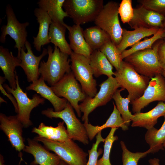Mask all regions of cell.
<instances>
[{
  "instance_id": "cell-1",
  "label": "cell",
  "mask_w": 165,
  "mask_h": 165,
  "mask_svg": "<svg viewBox=\"0 0 165 165\" xmlns=\"http://www.w3.org/2000/svg\"><path fill=\"white\" fill-rule=\"evenodd\" d=\"M47 49V60L41 61L39 72L45 81L52 86L72 71L71 61L68 59L69 55L61 52L56 46H54L53 50L52 47L48 46Z\"/></svg>"
},
{
  "instance_id": "cell-2",
  "label": "cell",
  "mask_w": 165,
  "mask_h": 165,
  "mask_svg": "<svg viewBox=\"0 0 165 165\" xmlns=\"http://www.w3.org/2000/svg\"><path fill=\"white\" fill-rule=\"evenodd\" d=\"M158 40L152 48L135 52L123 60L130 65L139 74L150 79L161 74L163 70L160 63L157 50L162 40Z\"/></svg>"
},
{
  "instance_id": "cell-3",
  "label": "cell",
  "mask_w": 165,
  "mask_h": 165,
  "mask_svg": "<svg viewBox=\"0 0 165 165\" xmlns=\"http://www.w3.org/2000/svg\"><path fill=\"white\" fill-rule=\"evenodd\" d=\"M115 78L122 88L128 91L130 101L141 97L147 87L150 78L138 73L129 64L123 61Z\"/></svg>"
},
{
  "instance_id": "cell-4",
  "label": "cell",
  "mask_w": 165,
  "mask_h": 165,
  "mask_svg": "<svg viewBox=\"0 0 165 165\" xmlns=\"http://www.w3.org/2000/svg\"><path fill=\"white\" fill-rule=\"evenodd\" d=\"M33 139L41 142L47 150L53 152L61 160L69 165H86L88 154L71 139L61 143L38 136Z\"/></svg>"
},
{
  "instance_id": "cell-5",
  "label": "cell",
  "mask_w": 165,
  "mask_h": 165,
  "mask_svg": "<svg viewBox=\"0 0 165 165\" xmlns=\"http://www.w3.org/2000/svg\"><path fill=\"white\" fill-rule=\"evenodd\" d=\"M103 0H65L63 7L75 24L94 21L103 7Z\"/></svg>"
},
{
  "instance_id": "cell-6",
  "label": "cell",
  "mask_w": 165,
  "mask_h": 165,
  "mask_svg": "<svg viewBox=\"0 0 165 165\" xmlns=\"http://www.w3.org/2000/svg\"><path fill=\"white\" fill-rule=\"evenodd\" d=\"M42 115L52 119L59 118L64 122L69 138L84 145H88L89 139L84 123H82L76 116L73 108L68 101L66 107L62 110L55 112L52 108L42 110Z\"/></svg>"
},
{
  "instance_id": "cell-7",
  "label": "cell",
  "mask_w": 165,
  "mask_h": 165,
  "mask_svg": "<svg viewBox=\"0 0 165 165\" xmlns=\"http://www.w3.org/2000/svg\"><path fill=\"white\" fill-rule=\"evenodd\" d=\"M119 4L116 2H108L103 7L94 20L96 26L106 32L112 41L116 46L122 38L123 28L118 16Z\"/></svg>"
},
{
  "instance_id": "cell-8",
  "label": "cell",
  "mask_w": 165,
  "mask_h": 165,
  "mask_svg": "<svg viewBox=\"0 0 165 165\" xmlns=\"http://www.w3.org/2000/svg\"><path fill=\"white\" fill-rule=\"evenodd\" d=\"M16 88L13 89L6 84H3V87L8 93L11 94L16 99L18 107L16 115L18 119L22 123L24 128H27L33 125L30 119L32 110L39 105H43L45 100L37 94H34L31 99L27 96L26 92H24L20 88L18 76L15 72Z\"/></svg>"
},
{
  "instance_id": "cell-9",
  "label": "cell",
  "mask_w": 165,
  "mask_h": 165,
  "mask_svg": "<svg viewBox=\"0 0 165 165\" xmlns=\"http://www.w3.org/2000/svg\"><path fill=\"white\" fill-rule=\"evenodd\" d=\"M71 69L82 90L87 96L93 97L97 93V81L89 59L84 56L72 52L70 55Z\"/></svg>"
},
{
  "instance_id": "cell-10",
  "label": "cell",
  "mask_w": 165,
  "mask_h": 165,
  "mask_svg": "<svg viewBox=\"0 0 165 165\" xmlns=\"http://www.w3.org/2000/svg\"><path fill=\"white\" fill-rule=\"evenodd\" d=\"M58 97L66 99L75 110L78 116H81L79 102H82L87 96L82 91L72 71L65 74L59 82L51 86Z\"/></svg>"
},
{
  "instance_id": "cell-11",
  "label": "cell",
  "mask_w": 165,
  "mask_h": 165,
  "mask_svg": "<svg viewBox=\"0 0 165 165\" xmlns=\"http://www.w3.org/2000/svg\"><path fill=\"white\" fill-rule=\"evenodd\" d=\"M100 89L93 97L87 96L80 104L81 112L83 113L82 120L84 123H88V116L96 108L104 105L112 99L118 89L120 87L115 77H108L99 85Z\"/></svg>"
},
{
  "instance_id": "cell-12",
  "label": "cell",
  "mask_w": 165,
  "mask_h": 165,
  "mask_svg": "<svg viewBox=\"0 0 165 165\" xmlns=\"http://www.w3.org/2000/svg\"><path fill=\"white\" fill-rule=\"evenodd\" d=\"M6 13L7 18L6 25H3L1 28V34L0 41L5 43L6 36L9 35L15 42V48L17 49V57L19 58L22 48L25 50V43L27 41V32L26 28L29 23H20L17 20L12 6L8 4L6 7Z\"/></svg>"
},
{
  "instance_id": "cell-13",
  "label": "cell",
  "mask_w": 165,
  "mask_h": 165,
  "mask_svg": "<svg viewBox=\"0 0 165 165\" xmlns=\"http://www.w3.org/2000/svg\"><path fill=\"white\" fill-rule=\"evenodd\" d=\"M158 101L165 102V80L161 74L151 78L143 95L130 101L133 112H141V110L150 103Z\"/></svg>"
},
{
  "instance_id": "cell-14",
  "label": "cell",
  "mask_w": 165,
  "mask_h": 165,
  "mask_svg": "<svg viewBox=\"0 0 165 165\" xmlns=\"http://www.w3.org/2000/svg\"><path fill=\"white\" fill-rule=\"evenodd\" d=\"M22 123L16 115L7 116L0 113V128L8 138L12 147L19 152L21 156L26 145L23 136Z\"/></svg>"
},
{
  "instance_id": "cell-15",
  "label": "cell",
  "mask_w": 165,
  "mask_h": 165,
  "mask_svg": "<svg viewBox=\"0 0 165 165\" xmlns=\"http://www.w3.org/2000/svg\"><path fill=\"white\" fill-rule=\"evenodd\" d=\"M25 50L22 48L19 58L21 61L20 66L26 75L29 82H34L39 79L40 75L39 72V66L41 59L48 54L47 49L43 48L42 54L38 56H35L32 50L31 45L27 40L25 43Z\"/></svg>"
},
{
  "instance_id": "cell-16",
  "label": "cell",
  "mask_w": 165,
  "mask_h": 165,
  "mask_svg": "<svg viewBox=\"0 0 165 165\" xmlns=\"http://www.w3.org/2000/svg\"><path fill=\"white\" fill-rule=\"evenodd\" d=\"M165 19L164 15L148 10L141 6L134 8V16L128 24L130 27L135 29L162 28Z\"/></svg>"
},
{
  "instance_id": "cell-17",
  "label": "cell",
  "mask_w": 165,
  "mask_h": 165,
  "mask_svg": "<svg viewBox=\"0 0 165 165\" xmlns=\"http://www.w3.org/2000/svg\"><path fill=\"white\" fill-rule=\"evenodd\" d=\"M28 145L23 151L31 154L34 160L30 165H59L61 159L55 153L49 152L44 146L33 139H27Z\"/></svg>"
},
{
  "instance_id": "cell-18",
  "label": "cell",
  "mask_w": 165,
  "mask_h": 165,
  "mask_svg": "<svg viewBox=\"0 0 165 165\" xmlns=\"http://www.w3.org/2000/svg\"><path fill=\"white\" fill-rule=\"evenodd\" d=\"M21 63L20 59L14 56L12 52H9L7 48L0 46V67L9 86L13 89L16 87L15 68L20 66Z\"/></svg>"
},
{
  "instance_id": "cell-19",
  "label": "cell",
  "mask_w": 165,
  "mask_h": 165,
  "mask_svg": "<svg viewBox=\"0 0 165 165\" xmlns=\"http://www.w3.org/2000/svg\"><path fill=\"white\" fill-rule=\"evenodd\" d=\"M26 89L27 90L35 91L42 97L48 100L53 106L55 112L63 110L68 102L66 99L56 95L50 87L46 84L44 79L41 76L37 80L27 86Z\"/></svg>"
},
{
  "instance_id": "cell-20",
  "label": "cell",
  "mask_w": 165,
  "mask_h": 165,
  "mask_svg": "<svg viewBox=\"0 0 165 165\" xmlns=\"http://www.w3.org/2000/svg\"><path fill=\"white\" fill-rule=\"evenodd\" d=\"M64 25L68 31L69 45L72 51L83 55L89 60L93 50L85 39L83 29L79 25L70 26L64 23Z\"/></svg>"
},
{
  "instance_id": "cell-21",
  "label": "cell",
  "mask_w": 165,
  "mask_h": 165,
  "mask_svg": "<svg viewBox=\"0 0 165 165\" xmlns=\"http://www.w3.org/2000/svg\"><path fill=\"white\" fill-rule=\"evenodd\" d=\"M165 114V102L160 101L153 109L145 112L134 113L132 119V127L145 128L147 130L154 127L158 118Z\"/></svg>"
},
{
  "instance_id": "cell-22",
  "label": "cell",
  "mask_w": 165,
  "mask_h": 165,
  "mask_svg": "<svg viewBox=\"0 0 165 165\" xmlns=\"http://www.w3.org/2000/svg\"><path fill=\"white\" fill-rule=\"evenodd\" d=\"M34 13L39 26L36 36L33 37V44L36 50L39 52L42 47L50 42L49 30L52 21L46 12L39 8H35Z\"/></svg>"
},
{
  "instance_id": "cell-23",
  "label": "cell",
  "mask_w": 165,
  "mask_h": 165,
  "mask_svg": "<svg viewBox=\"0 0 165 165\" xmlns=\"http://www.w3.org/2000/svg\"><path fill=\"white\" fill-rule=\"evenodd\" d=\"M64 123L63 121L60 122L57 127H54L46 126L42 122L38 128L34 127L31 132L37 134L39 137L52 141L61 143L66 142L71 139L64 126Z\"/></svg>"
},
{
  "instance_id": "cell-24",
  "label": "cell",
  "mask_w": 165,
  "mask_h": 165,
  "mask_svg": "<svg viewBox=\"0 0 165 165\" xmlns=\"http://www.w3.org/2000/svg\"><path fill=\"white\" fill-rule=\"evenodd\" d=\"M113 104L112 112L105 123L102 125L94 126L90 123H84L89 140H93L98 132L107 128L120 127L124 131L128 129V126L125 123L114 103Z\"/></svg>"
},
{
  "instance_id": "cell-25",
  "label": "cell",
  "mask_w": 165,
  "mask_h": 165,
  "mask_svg": "<svg viewBox=\"0 0 165 165\" xmlns=\"http://www.w3.org/2000/svg\"><path fill=\"white\" fill-rule=\"evenodd\" d=\"M160 28H138L132 31L123 28L122 38L120 43L116 46L119 52L122 53L129 46H131L142 39L156 34Z\"/></svg>"
},
{
  "instance_id": "cell-26",
  "label": "cell",
  "mask_w": 165,
  "mask_h": 165,
  "mask_svg": "<svg viewBox=\"0 0 165 165\" xmlns=\"http://www.w3.org/2000/svg\"><path fill=\"white\" fill-rule=\"evenodd\" d=\"M89 60L94 75L95 77L97 78L102 75L109 77L114 75L112 65L99 50L93 51Z\"/></svg>"
},
{
  "instance_id": "cell-27",
  "label": "cell",
  "mask_w": 165,
  "mask_h": 165,
  "mask_svg": "<svg viewBox=\"0 0 165 165\" xmlns=\"http://www.w3.org/2000/svg\"><path fill=\"white\" fill-rule=\"evenodd\" d=\"M64 24L52 22L49 30V38L50 42L59 48L61 52L70 55L72 51L65 38L67 28Z\"/></svg>"
},
{
  "instance_id": "cell-28",
  "label": "cell",
  "mask_w": 165,
  "mask_h": 165,
  "mask_svg": "<svg viewBox=\"0 0 165 165\" xmlns=\"http://www.w3.org/2000/svg\"><path fill=\"white\" fill-rule=\"evenodd\" d=\"M65 0H40L39 7L46 12L52 21L61 24L65 17H69L62 7Z\"/></svg>"
},
{
  "instance_id": "cell-29",
  "label": "cell",
  "mask_w": 165,
  "mask_h": 165,
  "mask_svg": "<svg viewBox=\"0 0 165 165\" xmlns=\"http://www.w3.org/2000/svg\"><path fill=\"white\" fill-rule=\"evenodd\" d=\"M83 35L86 42L93 51L99 50L111 39L106 32L97 26L86 29L83 30Z\"/></svg>"
},
{
  "instance_id": "cell-30",
  "label": "cell",
  "mask_w": 165,
  "mask_h": 165,
  "mask_svg": "<svg viewBox=\"0 0 165 165\" xmlns=\"http://www.w3.org/2000/svg\"><path fill=\"white\" fill-rule=\"evenodd\" d=\"M163 116L164 120L160 128L154 127L147 130L145 135V140L152 149V153L165 149V114Z\"/></svg>"
},
{
  "instance_id": "cell-31",
  "label": "cell",
  "mask_w": 165,
  "mask_h": 165,
  "mask_svg": "<svg viewBox=\"0 0 165 165\" xmlns=\"http://www.w3.org/2000/svg\"><path fill=\"white\" fill-rule=\"evenodd\" d=\"M124 90L123 88L117 89L114 94L112 99L114 100L116 108L120 113L126 124L129 126L134 115H132L129 109V105L130 102V98L127 97L123 98L120 93Z\"/></svg>"
},
{
  "instance_id": "cell-32",
  "label": "cell",
  "mask_w": 165,
  "mask_h": 165,
  "mask_svg": "<svg viewBox=\"0 0 165 165\" xmlns=\"http://www.w3.org/2000/svg\"><path fill=\"white\" fill-rule=\"evenodd\" d=\"M99 50L106 57L116 71L119 69L123 61L120 53L116 45L110 40L107 42Z\"/></svg>"
},
{
  "instance_id": "cell-33",
  "label": "cell",
  "mask_w": 165,
  "mask_h": 165,
  "mask_svg": "<svg viewBox=\"0 0 165 165\" xmlns=\"http://www.w3.org/2000/svg\"><path fill=\"white\" fill-rule=\"evenodd\" d=\"M163 31V28H160L151 37L140 41L132 46L130 48L124 50L121 54L122 59L123 60L126 57L137 51L152 48L153 45L156 41L162 38V36Z\"/></svg>"
},
{
  "instance_id": "cell-34",
  "label": "cell",
  "mask_w": 165,
  "mask_h": 165,
  "mask_svg": "<svg viewBox=\"0 0 165 165\" xmlns=\"http://www.w3.org/2000/svg\"><path fill=\"white\" fill-rule=\"evenodd\" d=\"M120 144L122 151L123 165H138L140 159L145 157L149 153H152V150L150 148L143 152H133L128 149L124 142L121 141Z\"/></svg>"
},
{
  "instance_id": "cell-35",
  "label": "cell",
  "mask_w": 165,
  "mask_h": 165,
  "mask_svg": "<svg viewBox=\"0 0 165 165\" xmlns=\"http://www.w3.org/2000/svg\"><path fill=\"white\" fill-rule=\"evenodd\" d=\"M118 128H111L107 137L105 138L102 156L98 160L97 165H112L110 160V155L111 148L114 142L117 140L118 137L114 135Z\"/></svg>"
},
{
  "instance_id": "cell-36",
  "label": "cell",
  "mask_w": 165,
  "mask_h": 165,
  "mask_svg": "<svg viewBox=\"0 0 165 165\" xmlns=\"http://www.w3.org/2000/svg\"><path fill=\"white\" fill-rule=\"evenodd\" d=\"M101 131L98 132L96 136V141L93 144L90 149L88 151L89 158L86 165H97L98 157L103 152V150L100 148L97 151L99 145L101 142H104L105 139L102 136Z\"/></svg>"
},
{
  "instance_id": "cell-37",
  "label": "cell",
  "mask_w": 165,
  "mask_h": 165,
  "mask_svg": "<svg viewBox=\"0 0 165 165\" xmlns=\"http://www.w3.org/2000/svg\"><path fill=\"white\" fill-rule=\"evenodd\" d=\"M118 13L123 24H128L134 16V8L131 0H122L119 4Z\"/></svg>"
},
{
  "instance_id": "cell-38",
  "label": "cell",
  "mask_w": 165,
  "mask_h": 165,
  "mask_svg": "<svg viewBox=\"0 0 165 165\" xmlns=\"http://www.w3.org/2000/svg\"><path fill=\"white\" fill-rule=\"evenodd\" d=\"M138 2L146 9L164 15L165 0H139Z\"/></svg>"
},
{
  "instance_id": "cell-39",
  "label": "cell",
  "mask_w": 165,
  "mask_h": 165,
  "mask_svg": "<svg viewBox=\"0 0 165 165\" xmlns=\"http://www.w3.org/2000/svg\"><path fill=\"white\" fill-rule=\"evenodd\" d=\"M6 79L4 77L2 76H0V90L1 93L3 95L6 96L10 100L13 104L15 109V112L17 114L18 112V107L17 103L16 100L14 97L11 94L8 93L5 90L2 86L3 83L6 81Z\"/></svg>"
},
{
  "instance_id": "cell-40",
  "label": "cell",
  "mask_w": 165,
  "mask_h": 165,
  "mask_svg": "<svg viewBox=\"0 0 165 165\" xmlns=\"http://www.w3.org/2000/svg\"><path fill=\"white\" fill-rule=\"evenodd\" d=\"M157 55L163 70L165 71V41L162 40L158 49Z\"/></svg>"
},
{
  "instance_id": "cell-41",
  "label": "cell",
  "mask_w": 165,
  "mask_h": 165,
  "mask_svg": "<svg viewBox=\"0 0 165 165\" xmlns=\"http://www.w3.org/2000/svg\"><path fill=\"white\" fill-rule=\"evenodd\" d=\"M149 165H160V160L157 158L150 159L148 160Z\"/></svg>"
},
{
  "instance_id": "cell-42",
  "label": "cell",
  "mask_w": 165,
  "mask_h": 165,
  "mask_svg": "<svg viewBox=\"0 0 165 165\" xmlns=\"http://www.w3.org/2000/svg\"><path fill=\"white\" fill-rule=\"evenodd\" d=\"M5 161L3 156L0 154V165H5L4 164Z\"/></svg>"
},
{
  "instance_id": "cell-43",
  "label": "cell",
  "mask_w": 165,
  "mask_h": 165,
  "mask_svg": "<svg viewBox=\"0 0 165 165\" xmlns=\"http://www.w3.org/2000/svg\"><path fill=\"white\" fill-rule=\"evenodd\" d=\"M59 165H69L62 160H61Z\"/></svg>"
},
{
  "instance_id": "cell-44",
  "label": "cell",
  "mask_w": 165,
  "mask_h": 165,
  "mask_svg": "<svg viewBox=\"0 0 165 165\" xmlns=\"http://www.w3.org/2000/svg\"><path fill=\"white\" fill-rule=\"evenodd\" d=\"M5 102L6 103H7V102L5 101L1 97H0V103Z\"/></svg>"
},
{
  "instance_id": "cell-45",
  "label": "cell",
  "mask_w": 165,
  "mask_h": 165,
  "mask_svg": "<svg viewBox=\"0 0 165 165\" xmlns=\"http://www.w3.org/2000/svg\"><path fill=\"white\" fill-rule=\"evenodd\" d=\"M163 31L162 35V38H165V28H163Z\"/></svg>"
},
{
  "instance_id": "cell-46",
  "label": "cell",
  "mask_w": 165,
  "mask_h": 165,
  "mask_svg": "<svg viewBox=\"0 0 165 165\" xmlns=\"http://www.w3.org/2000/svg\"><path fill=\"white\" fill-rule=\"evenodd\" d=\"M162 75H163V77L165 78V71L163 70L162 73Z\"/></svg>"
},
{
  "instance_id": "cell-47",
  "label": "cell",
  "mask_w": 165,
  "mask_h": 165,
  "mask_svg": "<svg viewBox=\"0 0 165 165\" xmlns=\"http://www.w3.org/2000/svg\"><path fill=\"white\" fill-rule=\"evenodd\" d=\"M165 28V20L164 21V22L163 24V26L162 28Z\"/></svg>"
}]
</instances>
